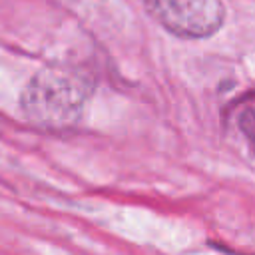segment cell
<instances>
[{
    "mask_svg": "<svg viewBox=\"0 0 255 255\" xmlns=\"http://www.w3.org/2000/svg\"><path fill=\"white\" fill-rule=\"evenodd\" d=\"M92 96V84L78 72L64 66L38 70L20 94L24 118L42 129L74 128Z\"/></svg>",
    "mask_w": 255,
    "mask_h": 255,
    "instance_id": "cell-1",
    "label": "cell"
},
{
    "mask_svg": "<svg viewBox=\"0 0 255 255\" xmlns=\"http://www.w3.org/2000/svg\"><path fill=\"white\" fill-rule=\"evenodd\" d=\"M143 4L167 32L187 40L213 36L225 20L221 0H143Z\"/></svg>",
    "mask_w": 255,
    "mask_h": 255,
    "instance_id": "cell-2",
    "label": "cell"
}]
</instances>
